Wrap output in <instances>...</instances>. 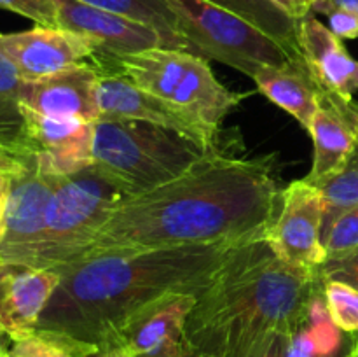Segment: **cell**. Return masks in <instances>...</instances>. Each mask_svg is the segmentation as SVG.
I'll return each instance as SVG.
<instances>
[{
  "mask_svg": "<svg viewBox=\"0 0 358 357\" xmlns=\"http://www.w3.org/2000/svg\"><path fill=\"white\" fill-rule=\"evenodd\" d=\"M282 192L276 154H213L175 181L126 200L100 227L86 258L261 240L278 217Z\"/></svg>",
  "mask_w": 358,
  "mask_h": 357,
  "instance_id": "cell-1",
  "label": "cell"
},
{
  "mask_svg": "<svg viewBox=\"0 0 358 357\" xmlns=\"http://www.w3.org/2000/svg\"><path fill=\"white\" fill-rule=\"evenodd\" d=\"M238 245L243 244L100 252L55 270L62 279L37 329L98 349L114 345L121 326L150 301L170 293L201 296Z\"/></svg>",
  "mask_w": 358,
  "mask_h": 357,
  "instance_id": "cell-2",
  "label": "cell"
},
{
  "mask_svg": "<svg viewBox=\"0 0 358 357\" xmlns=\"http://www.w3.org/2000/svg\"><path fill=\"white\" fill-rule=\"evenodd\" d=\"M320 290L318 270L289 265L266 238L238 245L198 296L185 346L213 357H247L276 332L292 335Z\"/></svg>",
  "mask_w": 358,
  "mask_h": 357,
  "instance_id": "cell-3",
  "label": "cell"
},
{
  "mask_svg": "<svg viewBox=\"0 0 358 357\" xmlns=\"http://www.w3.org/2000/svg\"><path fill=\"white\" fill-rule=\"evenodd\" d=\"M234 147V136L206 146L163 126L101 115L94 121L93 167L129 196H136L175 181L206 158Z\"/></svg>",
  "mask_w": 358,
  "mask_h": 357,
  "instance_id": "cell-4",
  "label": "cell"
},
{
  "mask_svg": "<svg viewBox=\"0 0 358 357\" xmlns=\"http://www.w3.org/2000/svg\"><path fill=\"white\" fill-rule=\"evenodd\" d=\"M101 56L112 72L122 74L143 91L166 102L208 135L222 133V121L245 97L222 86L208 59L194 52L154 48L124 56Z\"/></svg>",
  "mask_w": 358,
  "mask_h": 357,
  "instance_id": "cell-5",
  "label": "cell"
},
{
  "mask_svg": "<svg viewBox=\"0 0 358 357\" xmlns=\"http://www.w3.org/2000/svg\"><path fill=\"white\" fill-rule=\"evenodd\" d=\"M131 196L91 164L58 177L48 203L41 244L30 266L58 270L86 258L94 237Z\"/></svg>",
  "mask_w": 358,
  "mask_h": 357,
  "instance_id": "cell-6",
  "label": "cell"
},
{
  "mask_svg": "<svg viewBox=\"0 0 358 357\" xmlns=\"http://www.w3.org/2000/svg\"><path fill=\"white\" fill-rule=\"evenodd\" d=\"M178 21L189 52L226 63L254 77L266 65L304 62L243 18L206 0H164Z\"/></svg>",
  "mask_w": 358,
  "mask_h": 357,
  "instance_id": "cell-7",
  "label": "cell"
},
{
  "mask_svg": "<svg viewBox=\"0 0 358 357\" xmlns=\"http://www.w3.org/2000/svg\"><path fill=\"white\" fill-rule=\"evenodd\" d=\"M14 156L16 168L0 238V262L31 265L58 177L42 174L34 156L23 150H14Z\"/></svg>",
  "mask_w": 358,
  "mask_h": 357,
  "instance_id": "cell-8",
  "label": "cell"
},
{
  "mask_svg": "<svg viewBox=\"0 0 358 357\" xmlns=\"http://www.w3.org/2000/svg\"><path fill=\"white\" fill-rule=\"evenodd\" d=\"M324 216L320 189L304 178L294 181L283 188L282 206L266 240L276 255L289 265L318 270L327 259L322 238Z\"/></svg>",
  "mask_w": 358,
  "mask_h": 357,
  "instance_id": "cell-9",
  "label": "cell"
},
{
  "mask_svg": "<svg viewBox=\"0 0 358 357\" xmlns=\"http://www.w3.org/2000/svg\"><path fill=\"white\" fill-rule=\"evenodd\" d=\"M23 107V130L14 150L34 156L42 174L66 177L93 164L94 122L76 118H49ZM13 150V153H14Z\"/></svg>",
  "mask_w": 358,
  "mask_h": 357,
  "instance_id": "cell-10",
  "label": "cell"
},
{
  "mask_svg": "<svg viewBox=\"0 0 358 357\" xmlns=\"http://www.w3.org/2000/svg\"><path fill=\"white\" fill-rule=\"evenodd\" d=\"M198 296L170 293L131 315L117 331L114 345L129 357H182L185 352V324Z\"/></svg>",
  "mask_w": 358,
  "mask_h": 357,
  "instance_id": "cell-11",
  "label": "cell"
},
{
  "mask_svg": "<svg viewBox=\"0 0 358 357\" xmlns=\"http://www.w3.org/2000/svg\"><path fill=\"white\" fill-rule=\"evenodd\" d=\"M0 52L16 66L21 79L38 80L90 63L96 48L79 34L37 24L31 30L0 34Z\"/></svg>",
  "mask_w": 358,
  "mask_h": 357,
  "instance_id": "cell-12",
  "label": "cell"
},
{
  "mask_svg": "<svg viewBox=\"0 0 358 357\" xmlns=\"http://www.w3.org/2000/svg\"><path fill=\"white\" fill-rule=\"evenodd\" d=\"M55 4L58 28L86 37L100 55L124 56L154 48L168 49L163 35L142 21L87 6L79 0H55Z\"/></svg>",
  "mask_w": 358,
  "mask_h": 357,
  "instance_id": "cell-13",
  "label": "cell"
},
{
  "mask_svg": "<svg viewBox=\"0 0 358 357\" xmlns=\"http://www.w3.org/2000/svg\"><path fill=\"white\" fill-rule=\"evenodd\" d=\"M308 132L313 139V164L304 181L318 186L345 170L355 156L358 104L320 90L318 111Z\"/></svg>",
  "mask_w": 358,
  "mask_h": 357,
  "instance_id": "cell-14",
  "label": "cell"
},
{
  "mask_svg": "<svg viewBox=\"0 0 358 357\" xmlns=\"http://www.w3.org/2000/svg\"><path fill=\"white\" fill-rule=\"evenodd\" d=\"M96 97L103 118L131 119L163 126L206 146H215L226 140L224 132L220 135H208L166 102L143 91L119 72H98Z\"/></svg>",
  "mask_w": 358,
  "mask_h": 357,
  "instance_id": "cell-15",
  "label": "cell"
},
{
  "mask_svg": "<svg viewBox=\"0 0 358 357\" xmlns=\"http://www.w3.org/2000/svg\"><path fill=\"white\" fill-rule=\"evenodd\" d=\"M98 72L91 63L70 66L38 80H23L21 105L49 118H76L94 122L100 119Z\"/></svg>",
  "mask_w": 358,
  "mask_h": 357,
  "instance_id": "cell-16",
  "label": "cell"
},
{
  "mask_svg": "<svg viewBox=\"0 0 358 357\" xmlns=\"http://www.w3.org/2000/svg\"><path fill=\"white\" fill-rule=\"evenodd\" d=\"M59 279L55 270L0 262V326L10 340L37 329Z\"/></svg>",
  "mask_w": 358,
  "mask_h": 357,
  "instance_id": "cell-17",
  "label": "cell"
},
{
  "mask_svg": "<svg viewBox=\"0 0 358 357\" xmlns=\"http://www.w3.org/2000/svg\"><path fill=\"white\" fill-rule=\"evenodd\" d=\"M297 42L304 65L318 88L343 100L358 91V62L331 28L310 16L297 21Z\"/></svg>",
  "mask_w": 358,
  "mask_h": 357,
  "instance_id": "cell-18",
  "label": "cell"
},
{
  "mask_svg": "<svg viewBox=\"0 0 358 357\" xmlns=\"http://www.w3.org/2000/svg\"><path fill=\"white\" fill-rule=\"evenodd\" d=\"M252 79L266 98L289 112L304 130L310 128L318 111L320 88L308 72L304 62L266 65Z\"/></svg>",
  "mask_w": 358,
  "mask_h": 357,
  "instance_id": "cell-19",
  "label": "cell"
},
{
  "mask_svg": "<svg viewBox=\"0 0 358 357\" xmlns=\"http://www.w3.org/2000/svg\"><path fill=\"white\" fill-rule=\"evenodd\" d=\"M210 4L231 10L236 16L243 18L248 23L266 31L273 38L285 46L294 56L303 59L299 42H297V21L287 16L283 10L273 6L269 0H206Z\"/></svg>",
  "mask_w": 358,
  "mask_h": 357,
  "instance_id": "cell-20",
  "label": "cell"
},
{
  "mask_svg": "<svg viewBox=\"0 0 358 357\" xmlns=\"http://www.w3.org/2000/svg\"><path fill=\"white\" fill-rule=\"evenodd\" d=\"M79 2L142 21L163 35L168 49L189 51L187 44L178 31L177 16L164 0H79Z\"/></svg>",
  "mask_w": 358,
  "mask_h": 357,
  "instance_id": "cell-21",
  "label": "cell"
},
{
  "mask_svg": "<svg viewBox=\"0 0 358 357\" xmlns=\"http://www.w3.org/2000/svg\"><path fill=\"white\" fill-rule=\"evenodd\" d=\"M23 79L16 66L0 52V144L13 153L17 149L23 130V107L20 90Z\"/></svg>",
  "mask_w": 358,
  "mask_h": 357,
  "instance_id": "cell-22",
  "label": "cell"
},
{
  "mask_svg": "<svg viewBox=\"0 0 358 357\" xmlns=\"http://www.w3.org/2000/svg\"><path fill=\"white\" fill-rule=\"evenodd\" d=\"M98 350V346L77 342L70 336L35 329L21 338L13 340L7 357H91Z\"/></svg>",
  "mask_w": 358,
  "mask_h": 357,
  "instance_id": "cell-23",
  "label": "cell"
},
{
  "mask_svg": "<svg viewBox=\"0 0 358 357\" xmlns=\"http://www.w3.org/2000/svg\"><path fill=\"white\" fill-rule=\"evenodd\" d=\"M317 188L322 191L325 205L324 231H322L324 238L343 214L358 206V158H352L345 170L320 182Z\"/></svg>",
  "mask_w": 358,
  "mask_h": 357,
  "instance_id": "cell-24",
  "label": "cell"
},
{
  "mask_svg": "<svg viewBox=\"0 0 358 357\" xmlns=\"http://www.w3.org/2000/svg\"><path fill=\"white\" fill-rule=\"evenodd\" d=\"M325 303L334 324L348 335L358 332V289L339 280L324 282Z\"/></svg>",
  "mask_w": 358,
  "mask_h": 357,
  "instance_id": "cell-25",
  "label": "cell"
},
{
  "mask_svg": "<svg viewBox=\"0 0 358 357\" xmlns=\"http://www.w3.org/2000/svg\"><path fill=\"white\" fill-rule=\"evenodd\" d=\"M327 259H339L358 248V206L343 214L324 237ZM325 259V261H327Z\"/></svg>",
  "mask_w": 358,
  "mask_h": 357,
  "instance_id": "cell-26",
  "label": "cell"
},
{
  "mask_svg": "<svg viewBox=\"0 0 358 357\" xmlns=\"http://www.w3.org/2000/svg\"><path fill=\"white\" fill-rule=\"evenodd\" d=\"M0 9L28 18L38 27L58 28V10L55 0H0Z\"/></svg>",
  "mask_w": 358,
  "mask_h": 357,
  "instance_id": "cell-27",
  "label": "cell"
},
{
  "mask_svg": "<svg viewBox=\"0 0 358 357\" xmlns=\"http://www.w3.org/2000/svg\"><path fill=\"white\" fill-rule=\"evenodd\" d=\"M318 275H320L322 282L339 280V282H345L358 289V248L345 258L327 259L318 268Z\"/></svg>",
  "mask_w": 358,
  "mask_h": 357,
  "instance_id": "cell-28",
  "label": "cell"
},
{
  "mask_svg": "<svg viewBox=\"0 0 358 357\" xmlns=\"http://www.w3.org/2000/svg\"><path fill=\"white\" fill-rule=\"evenodd\" d=\"M14 168H16L14 153H10V150L0 153V238H2L3 233V220H6L7 205H9Z\"/></svg>",
  "mask_w": 358,
  "mask_h": 357,
  "instance_id": "cell-29",
  "label": "cell"
},
{
  "mask_svg": "<svg viewBox=\"0 0 358 357\" xmlns=\"http://www.w3.org/2000/svg\"><path fill=\"white\" fill-rule=\"evenodd\" d=\"M329 28L341 41L358 38V10L336 9L327 16Z\"/></svg>",
  "mask_w": 358,
  "mask_h": 357,
  "instance_id": "cell-30",
  "label": "cell"
},
{
  "mask_svg": "<svg viewBox=\"0 0 358 357\" xmlns=\"http://www.w3.org/2000/svg\"><path fill=\"white\" fill-rule=\"evenodd\" d=\"M289 336L283 332L269 336L264 343L257 346L254 352L248 354L247 357H287V345H289Z\"/></svg>",
  "mask_w": 358,
  "mask_h": 357,
  "instance_id": "cell-31",
  "label": "cell"
},
{
  "mask_svg": "<svg viewBox=\"0 0 358 357\" xmlns=\"http://www.w3.org/2000/svg\"><path fill=\"white\" fill-rule=\"evenodd\" d=\"M269 2L283 10L287 16L292 18L294 21H301L311 14L310 0H269Z\"/></svg>",
  "mask_w": 358,
  "mask_h": 357,
  "instance_id": "cell-32",
  "label": "cell"
},
{
  "mask_svg": "<svg viewBox=\"0 0 358 357\" xmlns=\"http://www.w3.org/2000/svg\"><path fill=\"white\" fill-rule=\"evenodd\" d=\"M311 13L329 16L336 9L358 10V0H310Z\"/></svg>",
  "mask_w": 358,
  "mask_h": 357,
  "instance_id": "cell-33",
  "label": "cell"
},
{
  "mask_svg": "<svg viewBox=\"0 0 358 357\" xmlns=\"http://www.w3.org/2000/svg\"><path fill=\"white\" fill-rule=\"evenodd\" d=\"M91 357H129V356L121 345H108V346H101V349L98 350L96 354H93Z\"/></svg>",
  "mask_w": 358,
  "mask_h": 357,
  "instance_id": "cell-34",
  "label": "cell"
},
{
  "mask_svg": "<svg viewBox=\"0 0 358 357\" xmlns=\"http://www.w3.org/2000/svg\"><path fill=\"white\" fill-rule=\"evenodd\" d=\"M350 349L358 357V332L357 335H350Z\"/></svg>",
  "mask_w": 358,
  "mask_h": 357,
  "instance_id": "cell-35",
  "label": "cell"
},
{
  "mask_svg": "<svg viewBox=\"0 0 358 357\" xmlns=\"http://www.w3.org/2000/svg\"><path fill=\"white\" fill-rule=\"evenodd\" d=\"M182 357H213V356H208V354H201V352H196V350H191L185 346V352Z\"/></svg>",
  "mask_w": 358,
  "mask_h": 357,
  "instance_id": "cell-36",
  "label": "cell"
},
{
  "mask_svg": "<svg viewBox=\"0 0 358 357\" xmlns=\"http://www.w3.org/2000/svg\"><path fill=\"white\" fill-rule=\"evenodd\" d=\"M3 336H6V331H3L2 326H0V357H2L3 352H6V346H3Z\"/></svg>",
  "mask_w": 358,
  "mask_h": 357,
  "instance_id": "cell-37",
  "label": "cell"
},
{
  "mask_svg": "<svg viewBox=\"0 0 358 357\" xmlns=\"http://www.w3.org/2000/svg\"><path fill=\"white\" fill-rule=\"evenodd\" d=\"M348 338H350V335H348ZM346 350H348V340H346L345 349H343L341 352H338V354H336V356H332V357H346Z\"/></svg>",
  "mask_w": 358,
  "mask_h": 357,
  "instance_id": "cell-38",
  "label": "cell"
},
{
  "mask_svg": "<svg viewBox=\"0 0 358 357\" xmlns=\"http://www.w3.org/2000/svg\"><path fill=\"white\" fill-rule=\"evenodd\" d=\"M346 357H357L355 354L352 352V349H350V338H348V350H346Z\"/></svg>",
  "mask_w": 358,
  "mask_h": 357,
  "instance_id": "cell-39",
  "label": "cell"
},
{
  "mask_svg": "<svg viewBox=\"0 0 358 357\" xmlns=\"http://www.w3.org/2000/svg\"><path fill=\"white\" fill-rule=\"evenodd\" d=\"M3 150H9V149H7V147L3 146V144H0V153H3Z\"/></svg>",
  "mask_w": 358,
  "mask_h": 357,
  "instance_id": "cell-40",
  "label": "cell"
},
{
  "mask_svg": "<svg viewBox=\"0 0 358 357\" xmlns=\"http://www.w3.org/2000/svg\"><path fill=\"white\" fill-rule=\"evenodd\" d=\"M353 158H358V142H357V150H355V156Z\"/></svg>",
  "mask_w": 358,
  "mask_h": 357,
  "instance_id": "cell-41",
  "label": "cell"
},
{
  "mask_svg": "<svg viewBox=\"0 0 358 357\" xmlns=\"http://www.w3.org/2000/svg\"><path fill=\"white\" fill-rule=\"evenodd\" d=\"M2 357H7V350H6V352H3V356Z\"/></svg>",
  "mask_w": 358,
  "mask_h": 357,
  "instance_id": "cell-42",
  "label": "cell"
}]
</instances>
